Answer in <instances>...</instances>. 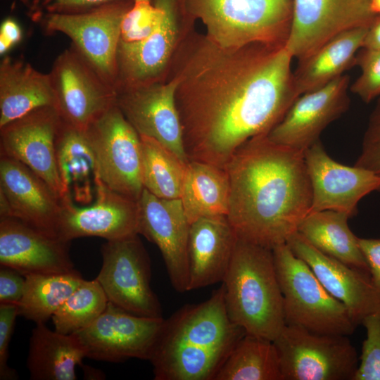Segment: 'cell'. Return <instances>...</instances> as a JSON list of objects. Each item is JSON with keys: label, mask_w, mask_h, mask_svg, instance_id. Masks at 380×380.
I'll use <instances>...</instances> for the list:
<instances>
[{"label": "cell", "mask_w": 380, "mask_h": 380, "mask_svg": "<svg viewBox=\"0 0 380 380\" xmlns=\"http://www.w3.org/2000/svg\"><path fill=\"white\" fill-rule=\"evenodd\" d=\"M358 243L367 263L372 283L380 292V239L358 237Z\"/></svg>", "instance_id": "b9f144b4"}, {"label": "cell", "mask_w": 380, "mask_h": 380, "mask_svg": "<svg viewBox=\"0 0 380 380\" xmlns=\"http://www.w3.org/2000/svg\"><path fill=\"white\" fill-rule=\"evenodd\" d=\"M225 170L227 217L237 238L270 249L286 243L310 212L304 152L260 135L236 150Z\"/></svg>", "instance_id": "7a4b0ae2"}, {"label": "cell", "mask_w": 380, "mask_h": 380, "mask_svg": "<svg viewBox=\"0 0 380 380\" xmlns=\"http://www.w3.org/2000/svg\"><path fill=\"white\" fill-rule=\"evenodd\" d=\"M0 156V192L9 203L11 217L57 236L61 198L25 165L9 156Z\"/></svg>", "instance_id": "603a6c76"}, {"label": "cell", "mask_w": 380, "mask_h": 380, "mask_svg": "<svg viewBox=\"0 0 380 380\" xmlns=\"http://www.w3.org/2000/svg\"><path fill=\"white\" fill-rule=\"evenodd\" d=\"M18 316V305L0 304V379H17L15 369L7 363L8 346L14 329L15 319Z\"/></svg>", "instance_id": "f35d334b"}, {"label": "cell", "mask_w": 380, "mask_h": 380, "mask_svg": "<svg viewBox=\"0 0 380 380\" xmlns=\"http://www.w3.org/2000/svg\"><path fill=\"white\" fill-rule=\"evenodd\" d=\"M86 352L74 334H64L37 324L30 339L27 366L32 380H75L76 367Z\"/></svg>", "instance_id": "83f0119b"}, {"label": "cell", "mask_w": 380, "mask_h": 380, "mask_svg": "<svg viewBox=\"0 0 380 380\" xmlns=\"http://www.w3.org/2000/svg\"><path fill=\"white\" fill-rule=\"evenodd\" d=\"M86 131L101 180L109 189L138 201L144 189L139 134L117 104Z\"/></svg>", "instance_id": "9c48e42d"}, {"label": "cell", "mask_w": 380, "mask_h": 380, "mask_svg": "<svg viewBox=\"0 0 380 380\" xmlns=\"http://www.w3.org/2000/svg\"><path fill=\"white\" fill-rule=\"evenodd\" d=\"M214 380H282L272 341L246 334L227 357Z\"/></svg>", "instance_id": "4dcf8cb0"}, {"label": "cell", "mask_w": 380, "mask_h": 380, "mask_svg": "<svg viewBox=\"0 0 380 380\" xmlns=\"http://www.w3.org/2000/svg\"><path fill=\"white\" fill-rule=\"evenodd\" d=\"M286 324L322 334L351 335L356 325L347 308L321 284L286 243L272 249Z\"/></svg>", "instance_id": "8992f818"}, {"label": "cell", "mask_w": 380, "mask_h": 380, "mask_svg": "<svg viewBox=\"0 0 380 380\" xmlns=\"http://www.w3.org/2000/svg\"><path fill=\"white\" fill-rule=\"evenodd\" d=\"M371 9L375 15H380V0H372Z\"/></svg>", "instance_id": "bcb514c9"}, {"label": "cell", "mask_w": 380, "mask_h": 380, "mask_svg": "<svg viewBox=\"0 0 380 380\" xmlns=\"http://www.w3.org/2000/svg\"><path fill=\"white\" fill-rule=\"evenodd\" d=\"M187 17L200 19L208 39L237 49L252 44H286L293 0H182Z\"/></svg>", "instance_id": "5b68a950"}, {"label": "cell", "mask_w": 380, "mask_h": 380, "mask_svg": "<svg viewBox=\"0 0 380 380\" xmlns=\"http://www.w3.org/2000/svg\"><path fill=\"white\" fill-rule=\"evenodd\" d=\"M95 278L109 302L136 315L161 318L162 308L151 286V262L139 234L106 241Z\"/></svg>", "instance_id": "ba28073f"}, {"label": "cell", "mask_w": 380, "mask_h": 380, "mask_svg": "<svg viewBox=\"0 0 380 380\" xmlns=\"http://www.w3.org/2000/svg\"><path fill=\"white\" fill-rule=\"evenodd\" d=\"M293 58L285 44L201 43L175 77L189 160L225 170L242 144L267 134L299 96Z\"/></svg>", "instance_id": "6da1fadb"}, {"label": "cell", "mask_w": 380, "mask_h": 380, "mask_svg": "<svg viewBox=\"0 0 380 380\" xmlns=\"http://www.w3.org/2000/svg\"><path fill=\"white\" fill-rule=\"evenodd\" d=\"M362 47L380 50V15H376L369 26Z\"/></svg>", "instance_id": "ee69618b"}, {"label": "cell", "mask_w": 380, "mask_h": 380, "mask_svg": "<svg viewBox=\"0 0 380 380\" xmlns=\"http://www.w3.org/2000/svg\"><path fill=\"white\" fill-rule=\"evenodd\" d=\"M369 27L343 32L328 40L312 54L298 61L293 71L298 95L321 88L355 66Z\"/></svg>", "instance_id": "4316f807"}, {"label": "cell", "mask_w": 380, "mask_h": 380, "mask_svg": "<svg viewBox=\"0 0 380 380\" xmlns=\"http://www.w3.org/2000/svg\"><path fill=\"white\" fill-rule=\"evenodd\" d=\"M21 2L27 6L32 13V16H34L38 11L44 0H20Z\"/></svg>", "instance_id": "f6af8a7d"}, {"label": "cell", "mask_w": 380, "mask_h": 380, "mask_svg": "<svg viewBox=\"0 0 380 380\" xmlns=\"http://www.w3.org/2000/svg\"><path fill=\"white\" fill-rule=\"evenodd\" d=\"M282 380H353L359 360L348 336L286 324L273 341Z\"/></svg>", "instance_id": "52a82bcc"}, {"label": "cell", "mask_w": 380, "mask_h": 380, "mask_svg": "<svg viewBox=\"0 0 380 380\" xmlns=\"http://www.w3.org/2000/svg\"><path fill=\"white\" fill-rule=\"evenodd\" d=\"M355 65L361 73L350 85V91L365 103L380 96V50L361 48L355 56Z\"/></svg>", "instance_id": "8d00e7d4"}, {"label": "cell", "mask_w": 380, "mask_h": 380, "mask_svg": "<svg viewBox=\"0 0 380 380\" xmlns=\"http://www.w3.org/2000/svg\"><path fill=\"white\" fill-rule=\"evenodd\" d=\"M56 100L49 73L8 56L0 63V127L32 111L54 107Z\"/></svg>", "instance_id": "d4e9b609"}, {"label": "cell", "mask_w": 380, "mask_h": 380, "mask_svg": "<svg viewBox=\"0 0 380 380\" xmlns=\"http://www.w3.org/2000/svg\"><path fill=\"white\" fill-rule=\"evenodd\" d=\"M177 88L175 77L165 83L155 82L119 89L116 104L140 135L157 140L188 163L176 103Z\"/></svg>", "instance_id": "ac0fdd59"}, {"label": "cell", "mask_w": 380, "mask_h": 380, "mask_svg": "<svg viewBox=\"0 0 380 380\" xmlns=\"http://www.w3.org/2000/svg\"><path fill=\"white\" fill-rule=\"evenodd\" d=\"M163 9L157 28L145 39L132 43L120 41L116 89L158 82L172 54L179 15L184 8L182 0H154Z\"/></svg>", "instance_id": "7402d4cb"}, {"label": "cell", "mask_w": 380, "mask_h": 380, "mask_svg": "<svg viewBox=\"0 0 380 380\" xmlns=\"http://www.w3.org/2000/svg\"><path fill=\"white\" fill-rule=\"evenodd\" d=\"M62 120L87 129L116 104L118 91L72 46L55 60L49 72Z\"/></svg>", "instance_id": "8fae6325"}, {"label": "cell", "mask_w": 380, "mask_h": 380, "mask_svg": "<svg viewBox=\"0 0 380 380\" xmlns=\"http://www.w3.org/2000/svg\"><path fill=\"white\" fill-rule=\"evenodd\" d=\"M222 284L229 319L246 334L273 341L286 323L272 250L237 238Z\"/></svg>", "instance_id": "277c9868"}, {"label": "cell", "mask_w": 380, "mask_h": 380, "mask_svg": "<svg viewBox=\"0 0 380 380\" xmlns=\"http://www.w3.org/2000/svg\"><path fill=\"white\" fill-rule=\"evenodd\" d=\"M62 118L54 107H44L0 127V153L25 165L61 198L65 192L60 178L56 141Z\"/></svg>", "instance_id": "5bb4252c"}, {"label": "cell", "mask_w": 380, "mask_h": 380, "mask_svg": "<svg viewBox=\"0 0 380 380\" xmlns=\"http://www.w3.org/2000/svg\"><path fill=\"white\" fill-rule=\"evenodd\" d=\"M137 203L138 234L158 248L172 287L179 293L189 291L190 223L180 198H161L144 188Z\"/></svg>", "instance_id": "2e32d148"}, {"label": "cell", "mask_w": 380, "mask_h": 380, "mask_svg": "<svg viewBox=\"0 0 380 380\" xmlns=\"http://www.w3.org/2000/svg\"><path fill=\"white\" fill-rule=\"evenodd\" d=\"M370 114L360 153L354 165L380 175V96Z\"/></svg>", "instance_id": "74e56055"}, {"label": "cell", "mask_w": 380, "mask_h": 380, "mask_svg": "<svg viewBox=\"0 0 380 380\" xmlns=\"http://www.w3.org/2000/svg\"><path fill=\"white\" fill-rule=\"evenodd\" d=\"M304 158L312 189L310 213L333 210L352 217L362 198L380 191L379 174L334 160L320 140L304 151Z\"/></svg>", "instance_id": "9a60e30c"}, {"label": "cell", "mask_w": 380, "mask_h": 380, "mask_svg": "<svg viewBox=\"0 0 380 380\" xmlns=\"http://www.w3.org/2000/svg\"><path fill=\"white\" fill-rule=\"evenodd\" d=\"M22 39V30L18 23L10 18L5 19L0 27V54L4 56Z\"/></svg>", "instance_id": "7bdbcfd3"}, {"label": "cell", "mask_w": 380, "mask_h": 380, "mask_svg": "<svg viewBox=\"0 0 380 380\" xmlns=\"http://www.w3.org/2000/svg\"><path fill=\"white\" fill-rule=\"evenodd\" d=\"M56 153L65 196L82 205L90 203L102 181L86 129L62 120L56 137Z\"/></svg>", "instance_id": "484cf974"}, {"label": "cell", "mask_w": 380, "mask_h": 380, "mask_svg": "<svg viewBox=\"0 0 380 380\" xmlns=\"http://www.w3.org/2000/svg\"><path fill=\"white\" fill-rule=\"evenodd\" d=\"M18 315L37 324H46L84 281L79 272L67 274H32L25 276Z\"/></svg>", "instance_id": "1f68e13d"}, {"label": "cell", "mask_w": 380, "mask_h": 380, "mask_svg": "<svg viewBox=\"0 0 380 380\" xmlns=\"http://www.w3.org/2000/svg\"><path fill=\"white\" fill-rule=\"evenodd\" d=\"M245 330L229 318L224 287L164 319L149 361L156 380H214Z\"/></svg>", "instance_id": "3957f363"}, {"label": "cell", "mask_w": 380, "mask_h": 380, "mask_svg": "<svg viewBox=\"0 0 380 380\" xmlns=\"http://www.w3.org/2000/svg\"><path fill=\"white\" fill-rule=\"evenodd\" d=\"M163 9L151 1H134L126 11L120 25V41L138 42L147 38L160 25Z\"/></svg>", "instance_id": "e575fe53"}, {"label": "cell", "mask_w": 380, "mask_h": 380, "mask_svg": "<svg viewBox=\"0 0 380 380\" xmlns=\"http://www.w3.org/2000/svg\"><path fill=\"white\" fill-rule=\"evenodd\" d=\"M133 1L108 4L76 14L43 13L41 18L48 32H61L108 83L116 89L117 54L123 15Z\"/></svg>", "instance_id": "30bf717a"}, {"label": "cell", "mask_w": 380, "mask_h": 380, "mask_svg": "<svg viewBox=\"0 0 380 380\" xmlns=\"http://www.w3.org/2000/svg\"><path fill=\"white\" fill-rule=\"evenodd\" d=\"M349 218L346 213L333 210L311 212L300 224L298 232L323 253L369 273L358 237L348 226Z\"/></svg>", "instance_id": "f1b7e54d"}, {"label": "cell", "mask_w": 380, "mask_h": 380, "mask_svg": "<svg viewBox=\"0 0 380 380\" xmlns=\"http://www.w3.org/2000/svg\"><path fill=\"white\" fill-rule=\"evenodd\" d=\"M57 236L66 241L97 236L114 240L138 234V203L106 186H97L94 201L77 205L70 197L61 199Z\"/></svg>", "instance_id": "e0dca14e"}, {"label": "cell", "mask_w": 380, "mask_h": 380, "mask_svg": "<svg viewBox=\"0 0 380 380\" xmlns=\"http://www.w3.org/2000/svg\"><path fill=\"white\" fill-rule=\"evenodd\" d=\"M108 303L96 279H84L52 316L55 330L72 334L86 328L103 312Z\"/></svg>", "instance_id": "836d02e7"}, {"label": "cell", "mask_w": 380, "mask_h": 380, "mask_svg": "<svg viewBox=\"0 0 380 380\" xmlns=\"http://www.w3.org/2000/svg\"><path fill=\"white\" fill-rule=\"evenodd\" d=\"M372 0H293V17L286 47L300 61L337 34L369 27L375 15Z\"/></svg>", "instance_id": "4fadbf2b"}, {"label": "cell", "mask_w": 380, "mask_h": 380, "mask_svg": "<svg viewBox=\"0 0 380 380\" xmlns=\"http://www.w3.org/2000/svg\"><path fill=\"white\" fill-rule=\"evenodd\" d=\"M25 285V276L11 267L1 265L0 304L18 305L23 297Z\"/></svg>", "instance_id": "60d3db41"}, {"label": "cell", "mask_w": 380, "mask_h": 380, "mask_svg": "<svg viewBox=\"0 0 380 380\" xmlns=\"http://www.w3.org/2000/svg\"><path fill=\"white\" fill-rule=\"evenodd\" d=\"M237 241L227 216L200 218L190 224L189 291L222 282Z\"/></svg>", "instance_id": "cb8c5ba5"}, {"label": "cell", "mask_w": 380, "mask_h": 380, "mask_svg": "<svg viewBox=\"0 0 380 380\" xmlns=\"http://www.w3.org/2000/svg\"><path fill=\"white\" fill-rule=\"evenodd\" d=\"M163 322V317L136 315L108 301L96 320L74 334L89 358L111 362L149 360Z\"/></svg>", "instance_id": "7c38bea8"}, {"label": "cell", "mask_w": 380, "mask_h": 380, "mask_svg": "<svg viewBox=\"0 0 380 380\" xmlns=\"http://www.w3.org/2000/svg\"><path fill=\"white\" fill-rule=\"evenodd\" d=\"M348 75L298 96L267 133L272 141L304 152L319 140L323 130L350 106Z\"/></svg>", "instance_id": "d6986e66"}, {"label": "cell", "mask_w": 380, "mask_h": 380, "mask_svg": "<svg viewBox=\"0 0 380 380\" xmlns=\"http://www.w3.org/2000/svg\"><path fill=\"white\" fill-rule=\"evenodd\" d=\"M70 242L20 220L0 217V264L23 276L78 272L70 252Z\"/></svg>", "instance_id": "44dd1931"}, {"label": "cell", "mask_w": 380, "mask_h": 380, "mask_svg": "<svg viewBox=\"0 0 380 380\" xmlns=\"http://www.w3.org/2000/svg\"><path fill=\"white\" fill-rule=\"evenodd\" d=\"M229 192V178L224 169L189 160L180 200L190 224L202 217L227 216Z\"/></svg>", "instance_id": "f546056e"}, {"label": "cell", "mask_w": 380, "mask_h": 380, "mask_svg": "<svg viewBox=\"0 0 380 380\" xmlns=\"http://www.w3.org/2000/svg\"><path fill=\"white\" fill-rule=\"evenodd\" d=\"M286 243L308 264L327 291L346 306L356 326L368 315L380 312V292L369 273L323 253L298 232Z\"/></svg>", "instance_id": "ffe728a7"}, {"label": "cell", "mask_w": 380, "mask_h": 380, "mask_svg": "<svg viewBox=\"0 0 380 380\" xmlns=\"http://www.w3.org/2000/svg\"><path fill=\"white\" fill-rule=\"evenodd\" d=\"M133 1L134 0H44L34 17L37 18L43 13H81L114 3Z\"/></svg>", "instance_id": "ab89813d"}, {"label": "cell", "mask_w": 380, "mask_h": 380, "mask_svg": "<svg viewBox=\"0 0 380 380\" xmlns=\"http://www.w3.org/2000/svg\"><path fill=\"white\" fill-rule=\"evenodd\" d=\"M362 353L353 380H380V312L365 317Z\"/></svg>", "instance_id": "d590c367"}, {"label": "cell", "mask_w": 380, "mask_h": 380, "mask_svg": "<svg viewBox=\"0 0 380 380\" xmlns=\"http://www.w3.org/2000/svg\"><path fill=\"white\" fill-rule=\"evenodd\" d=\"M140 138L144 188L161 198H180L188 163L157 140L144 135Z\"/></svg>", "instance_id": "d6a6232c"}, {"label": "cell", "mask_w": 380, "mask_h": 380, "mask_svg": "<svg viewBox=\"0 0 380 380\" xmlns=\"http://www.w3.org/2000/svg\"><path fill=\"white\" fill-rule=\"evenodd\" d=\"M151 1V0H134V1Z\"/></svg>", "instance_id": "7dc6e473"}]
</instances>
